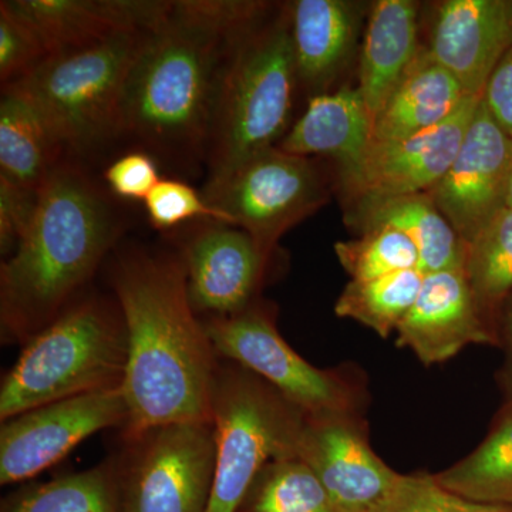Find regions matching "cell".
<instances>
[{"label": "cell", "instance_id": "cell-1", "mask_svg": "<svg viewBox=\"0 0 512 512\" xmlns=\"http://www.w3.org/2000/svg\"><path fill=\"white\" fill-rule=\"evenodd\" d=\"M271 3L178 0L148 33L127 74L121 141H130L178 174L207 158L215 97L232 42Z\"/></svg>", "mask_w": 512, "mask_h": 512}, {"label": "cell", "instance_id": "cell-2", "mask_svg": "<svg viewBox=\"0 0 512 512\" xmlns=\"http://www.w3.org/2000/svg\"><path fill=\"white\" fill-rule=\"evenodd\" d=\"M111 284L127 329L128 440L165 424L211 421L217 352L192 309L180 254L126 249Z\"/></svg>", "mask_w": 512, "mask_h": 512}, {"label": "cell", "instance_id": "cell-3", "mask_svg": "<svg viewBox=\"0 0 512 512\" xmlns=\"http://www.w3.org/2000/svg\"><path fill=\"white\" fill-rule=\"evenodd\" d=\"M124 227L120 205L89 167L60 163L39 192L25 237L0 268L3 338L28 342L62 315Z\"/></svg>", "mask_w": 512, "mask_h": 512}, {"label": "cell", "instance_id": "cell-4", "mask_svg": "<svg viewBox=\"0 0 512 512\" xmlns=\"http://www.w3.org/2000/svg\"><path fill=\"white\" fill-rule=\"evenodd\" d=\"M272 9L242 29L229 49L212 113L204 185L227 180L256 154L278 146L291 128L299 86L291 5Z\"/></svg>", "mask_w": 512, "mask_h": 512}, {"label": "cell", "instance_id": "cell-5", "mask_svg": "<svg viewBox=\"0 0 512 512\" xmlns=\"http://www.w3.org/2000/svg\"><path fill=\"white\" fill-rule=\"evenodd\" d=\"M128 342L119 303L100 296L73 302L28 340L0 389V419L82 394L117 389Z\"/></svg>", "mask_w": 512, "mask_h": 512}, {"label": "cell", "instance_id": "cell-6", "mask_svg": "<svg viewBox=\"0 0 512 512\" xmlns=\"http://www.w3.org/2000/svg\"><path fill=\"white\" fill-rule=\"evenodd\" d=\"M148 33H119L49 55L2 90L19 94L35 107L69 160L94 163L121 141L124 84Z\"/></svg>", "mask_w": 512, "mask_h": 512}, {"label": "cell", "instance_id": "cell-7", "mask_svg": "<svg viewBox=\"0 0 512 512\" xmlns=\"http://www.w3.org/2000/svg\"><path fill=\"white\" fill-rule=\"evenodd\" d=\"M306 414L244 367L220 369L212 390L214 483L207 512H238L269 463L298 457Z\"/></svg>", "mask_w": 512, "mask_h": 512}, {"label": "cell", "instance_id": "cell-8", "mask_svg": "<svg viewBox=\"0 0 512 512\" xmlns=\"http://www.w3.org/2000/svg\"><path fill=\"white\" fill-rule=\"evenodd\" d=\"M201 192L268 256L286 231L328 201L325 178L311 158L278 146L256 154L227 180L204 185Z\"/></svg>", "mask_w": 512, "mask_h": 512}, {"label": "cell", "instance_id": "cell-9", "mask_svg": "<svg viewBox=\"0 0 512 512\" xmlns=\"http://www.w3.org/2000/svg\"><path fill=\"white\" fill-rule=\"evenodd\" d=\"M120 512H207L214 483L211 421L165 424L130 439Z\"/></svg>", "mask_w": 512, "mask_h": 512}, {"label": "cell", "instance_id": "cell-10", "mask_svg": "<svg viewBox=\"0 0 512 512\" xmlns=\"http://www.w3.org/2000/svg\"><path fill=\"white\" fill-rule=\"evenodd\" d=\"M204 326L217 355L261 377L306 416L349 414L352 399L345 383L299 356L262 306L252 303L237 315L210 316Z\"/></svg>", "mask_w": 512, "mask_h": 512}, {"label": "cell", "instance_id": "cell-11", "mask_svg": "<svg viewBox=\"0 0 512 512\" xmlns=\"http://www.w3.org/2000/svg\"><path fill=\"white\" fill-rule=\"evenodd\" d=\"M128 419L123 389L82 394L3 421L0 483H22L55 466L94 433Z\"/></svg>", "mask_w": 512, "mask_h": 512}, {"label": "cell", "instance_id": "cell-12", "mask_svg": "<svg viewBox=\"0 0 512 512\" xmlns=\"http://www.w3.org/2000/svg\"><path fill=\"white\" fill-rule=\"evenodd\" d=\"M511 165L512 138L495 123L481 97L453 164L429 191L466 247L507 208Z\"/></svg>", "mask_w": 512, "mask_h": 512}, {"label": "cell", "instance_id": "cell-13", "mask_svg": "<svg viewBox=\"0 0 512 512\" xmlns=\"http://www.w3.org/2000/svg\"><path fill=\"white\" fill-rule=\"evenodd\" d=\"M481 97H468L443 123L403 140L372 143L355 165L339 170L350 200L427 192L453 164Z\"/></svg>", "mask_w": 512, "mask_h": 512}, {"label": "cell", "instance_id": "cell-14", "mask_svg": "<svg viewBox=\"0 0 512 512\" xmlns=\"http://www.w3.org/2000/svg\"><path fill=\"white\" fill-rule=\"evenodd\" d=\"M188 298L197 315L232 316L254 303L268 255L244 229L198 221L180 241Z\"/></svg>", "mask_w": 512, "mask_h": 512}, {"label": "cell", "instance_id": "cell-15", "mask_svg": "<svg viewBox=\"0 0 512 512\" xmlns=\"http://www.w3.org/2000/svg\"><path fill=\"white\" fill-rule=\"evenodd\" d=\"M298 457L322 481L338 512L375 510L402 476L373 453L349 414L306 416Z\"/></svg>", "mask_w": 512, "mask_h": 512}, {"label": "cell", "instance_id": "cell-16", "mask_svg": "<svg viewBox=\"0 0 512 512\" xmlns=\"http://www.w3.org/2000/svg\"><path fill=\"white\" fill-rule=\"evenodd\" d=\"M484 318L464 266L433 272L397 326V346L426 366L447 362L467 346L495 342Z\"/></svg>", "mask_w": 512, "mask_h": 512}, {"label": "cell", "instance_id": "cell-17", "mask_svg": "<svg viewBox=\"0 0 512 512\" xmlns=\"http://www.w3.org/2000/svg\"><path fill=\"white\" fill-rule=\"evenodd\" d=\"M512 47V0L440 3L426 50L468 96L483 97L488 79Z\"/></svg>", "mask_w": 512, "mask_h": 512}, {"label": "cell", "instance_id": "cell-18", "mask_svg": "<svg viewBox=\"0 0 512 512\" xmlns=\"http://www.w3.org/2000/svg\"><path fill=\"white\" fill-rule=\"evenodd\" d=\"M28 22L49 55L124 32H153L173 2L157 0H3Z\"/></svg>", "mask_w": 512, "mask_h": 512}, {"label": "cell", "instance_id": "cell-19", "mask_svg": "<svg viewBox=\"0 0 512 512\" xmlns=\"http://www.w3.org/2000/svg\"><path fill=\"white\" fill-rule=\"evenodd\" d=\"M348 222L360 232L379 227L403 232L419 251V269L424 275L466 265V244L441 214L429 191L356 198L348 211Z\"/></svg>", "mask_w": 512, "mask_h": 512}, {"label": "cell", "instance_id": "cell-20", "mask_svg": "<svg viewBox=\"0 0 512 512\" xmlns=\"http://www.w3.org/2000/svg\"><path fill=\"white\" fill-rule=\"evenodd\" d=\"M373 119L359 89L311 96L305 113L278 147L293 156L330 157L339 170L355 165L372 144Z\"/></svg>", "mask_w": 512, "mask_h": 512}, {"label": "cell", "instance_id": "cell-21", "mask_svg": "<svg viewBox=\"0 0 512 512\" xmlns=\"http://www.w3.org/2000/svg\"><path fill=\"white\" fill-rule=\"evenodd\" d=\"M356 13L343 0L291 3V33L299 86L326 93L348 62L356 39Z\"/></svg>", "mask_w": 512, "mask_h": 512}, {"label": "cell", "instance_id": "cell-22", "mask_svg": "<svg viewBox=\"0 0 512 512\" xmlns=\"http://www.w3.org/2000/svg\"><path fill=\"white\" fill-rule=\"evenodd\" d=\"M417 35L416 3L379 0L373 5L357 86L373 121L419 55Z\"/></svg>", "mask_w": 512, "mask_h": 512}, {"label": "cell", "instance_id": "cell-23", "mask_svg": "<svg viewBox=\"0 0 512 512\" xmlns=\"http://www.w3.org/2000/svg\"><path fill=\"white\" fill-rule=\"evenodd\" d=\"M448 70L419 52L402 82L373 121L372 143H389L414 136L443 123L468 99Z\"/></svg>", "mask_w": 512, "mask_h": 512}, {"label": "cell", "instance_id": "cell-24", "mask_svg": "<svg viewBox=\"0 0 512 512\" xmlns=\"http://www.w3.org/2000/svg\"><path fill=\"white\" fill-rule=\"evenodd\" d=\"M66 158L59 140L35 107L19 94L2 92L0 177L39 194Z\"/></svg>", "mask_w": 512, "mask_h": 512}, {"label": "cell", "instance_id": "cell-25", "mask_svg": "<svg viewBox=\"0 0 512 512\" xmlns=\"http://www.w3.org/2000/svg\"><path fill=\"white\" fill-rule=\"evenodd\" d=\"M434 478L474 503L512 507V410L476 451Z\"/></svg>", "mask_w": 512, "mask_h": 512}, {"label": "cell", "instance_id": "cell-26", "mask_svg": "<svg viewBox=\"0 0 512 512\" xmlns=\"http://www.w3.org/2000/svg\"><path fill=\"white\" fill-rule=\"evenodd\" d=\"M2 512H120L119 474L111 464L23 488Z\"/></svg>", "mask_w": 512, "mask_h": 512}, {"label": "cell", "instance_id": "cell-27", "mask_svg": "<svg viewBox=\"0 0 512 512\" xmlns=\"http://www.w3.org/2000/svg\"><path fill=\"white\" fill-rule=\"evenodd\" d=\"M423 279L420 269H410L367 281H350L336 301V315L362 323L380 338H389L416 302Z\"/></svg>", "mask_w": 512, "mask_h": 512}, {"label": "cell", "instance_id": "cell-28", "mask_svg": "<svg viewBox=\"0 0 512 512\" xmlns=\"http://www.w3.org/2000/svg\"><path fill=\"white\" fill-rule=\"evenodd\" d=\"M245 512H338L322 481L299 457L269 463L249 488Z\"/></svg>", "mask_w": 512, "mask_h": 512}, {"label": "cell", "instance_id": "cell-29", "mask_svg": "<svg viewBox=\"0 0 512 512\" xmlns=\"http://www.w3.org/2000/svg\"><path fill=\"white\" fill-rule=\"evenodd\" d=\"M468 281L481 311H488L512 292V207L504 208L467 245Z\"/></svg>", "mask_w": 512, "mask_h": 512}, {"label": "cell", "instance_id": "cell-30", "mask_svg": "<svg viewBox=\"0 0 512 512\" xmlns=\"http://www.w3.org/2000/svg\"><path fill=\"white\" fill-rule=\"evenodd\" d=\"M339 264L352 281H367L396 272L419 269L416 245L389 227L367 229L362 237L335 244Z\"/></svg>", "mask_w": 512, "mask_h": 512}, {"label": "cell", "instance_id": "cell-31", "mask_svg": "<svg viewBox=\"0 0 512 512\" xmlns=\"http://www.w3.org/2000/svg\"><path fill=\"white\" fill-rule=\"evenodd\" d=\"M144 204L148 220L158 231H170L190 221H217L232 225L231 218L212 207L201 191L178 178H161Z\"/></svg>", "mask_w": 512, "mask_h": 512}, {"label": "cell", "instance_id": "cell-32", "mask_svg": "<svg viewBox=\"0 0 512 512\" xmlns=\"http://www.w3.org/2000/svg\"><path fill=\"white\" fill-rule=\"evenodd\" d=\"M370 512H512V507L474 503L450 493L434 476H400L389 497Z\"/></svg>", "mask_w": 512, "mask_h": 512}, {"label": "cell", "instance_id": "cell-33", "mask_svg": "<svg viewBox=\"0 0 512 512\" xmlns=\"http://www.w3.org/2000/svg\"><path fill=\"white\" fill-rule=\"evenodd\" d=\"M49 56L35 29L0 2V82H18Z\"/></svg>", "mask_w": 512, "mask_h": 512}, {"label": "cell", "instance_id": "cell-34", "mask_svg": "<svg viewBox=\"0 0 512 512\" xmlns=\"http://www.w3.org/2000/svg\"><path fill=\"white\" fill-rule=\"evenodd\" d=\"M103 177L111 194L131 201H146L161 180L156 158L141 150L114 160Z\"/></svg>", "mask_w": 512, "mask_h": 512}, {"label": "cell", "instance_id": "cell-35", "mask_svg": "<svg viewBox=\"0 0 512 512\" xmlns=\"http://www.w3.org/2000/svg\"><path fill=\"white\" fill-rule=\"evenodd\" d=\"M39 194L0 177V251L8 256L25 237L35 217Z\"/></svg>", "mask_w": 512, "mask_h": 512}, {"label": "cell", "instance_id": "cell-36", "mask_svg": "<svg viewBox=\"0 0 512 512\" xmlns=\"http://www.w3.org/2000/svg\"><path fill=\"white\" fill-rule=\"evenodd\" d=\"M483 101L495 123L512 138V47L488 79Z\"/></svg>", "mask_w": 512, "mask_h": 512}, {"label": "cell", "instance_id": "cell-37", "mask_svg": "<svg viewBox=\"0 0 512 512\" xmlns=\"http://www.w3.org/2000/svg\"><path fill=\"white\" fill-rule=\"evenodd\" d=\"M505 205H507V208L512 207V165L510 178H508L507 200H505Z\"/></svg>", "mask_w": 512, "mask_h": 512}, {"label": "cell", "instance_id": "cell-38", "mask_svg": "<svg viewBox=\"0 0 512 512\" xmlns=\"http://www.w3.org/2000/svg\"><path fill=\"white\" fill-rule=\"evenodd\" d=\"M510 336H511V343H512V309L510 313Z\"/></svg>", "mask_w": 512, "mask_h": 512}]
</instances>
